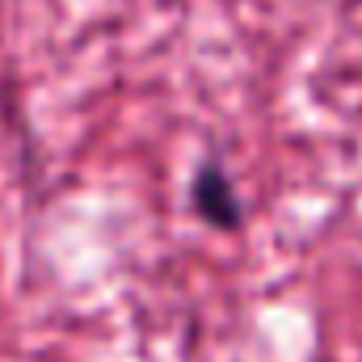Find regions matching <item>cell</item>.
<instances>
[{
    "instance_id": "1",
    "label": "cell",
    "mask_w": 362,
    "mask_h": 362,
    "mask_svg": "<svg viewBox=\"0 0 362 362\" xmlns=\"http://www.w3.org/2000/svg\"><path fill=\"white\" fill-rule=\"evenodd\" d=\"M189 202H194V211H198L211 228H219V232H236V228L245 223L240 189H236V181L228 177V169H223L219 156H206V160L194 169V177H189Z\"/></svg>"
}]
</instances>
